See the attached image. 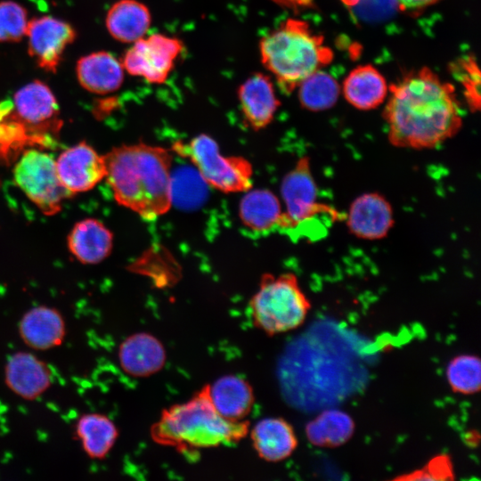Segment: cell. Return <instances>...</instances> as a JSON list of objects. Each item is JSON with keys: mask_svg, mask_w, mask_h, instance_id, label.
I'll list each match as a JSON object with an SVG mask.
<instances>
[{"mask_svg": "<svg viewBox=\"0 0 481 481\" xmlns=\"http://www.w3.org/2000/svg\"><path fill=\"white\" fill-rule=\"evenodd\" d=\"M388 142L395 147L434 149L453 137L462 114L453 89L428 69L391 89L384 110Z\"/></svg>", "mask_w": 481, "mask_h": 481, "instance_id": "1", "label": "cell"}, {"mask_svg": "<svg viewBox=\"0 0 481 481\" xmlns=\"http://www.w3.org/2000/svg\"><path fill=\"white\" fill-rule=\"evenodd\" d=\"M115 200L145 220L165 215L173 204L172 151L143 143L114 147L104 155Z\"/></svg>", "mask_w": 481, "mask_h": 481, "instance_id": "2", "label": "cell"}, {"mask_svg": "<svg viewBox=\"0 0 481 481\" xmlns=\"http://www.w3.org/2000/svg\"><path fill=\"white\" fill-rule=\"evenodd\" d=\"M249 428L247 420L232 421L220 416L205 385L188 401L164 409L151 426V436L159 444L189 454L200 449L237 444L247 436Z\"/></svg>", "mask_w": 481, "mask_h": 481, "instance_id": "3", "label": "cell"}, {"mask_svg": "<svg viewBox=\"0 0 481 481\" xmlns=\"http://www.w3.org/2000/svg\"><path fill=\"white\" fill-rule=\"evenodd\" d=\"M259 48L262 63L287 93L330 59L322 39L304 21L293 19L264 37Z\"/></svg>", "mask_w": 481, "mask_h": 481, "instance_id": "4", "label": "cell"}, {"mask_svg": "<svg viewBox=\"0 0 481 481\" xmlns=\"http://www.w3.org/2000/svg\"><path fill=\"white\" fill-rule=\"evenodd\" d=\"M311 304L292 273H264L249 301L254 325L269 336L300 327Z\"/></svg>", "mask_w": 481, "mask_h": 481, "instance_id": "5", "label": "cell"}, {"mask_svg": "<svg viewBox=\"0 0 481 481\" xmlns=\"http://www.w3.org/2000/svg\"><path fill=\"white\" fill-rule=\"evenodd\" d=\"M172 151L188 159L201 179L216 190L235 193L252 188L251 163L240 156H223L215 139L206 134L189 143H175Z\"/></svg>", "mask_w": 481, "mask_h": 481, "instance_id": "6", "label": "cell"}, {"mask_svg": "<svg viewBox=\"0 0 481 481\" xmlns=\"http://www.w3.org/2000/svg\"><path fill=\"white\" fill-rule=\"evenodd\" d=\"M13 176L25 195L47 216L58 213L64 200L72 195L61 184L53 157L37 149L21 154Z\"/></svg>", "mask_w": 481, "mask_h": 481, "instance_id": "7", "label": "cell"}, {"mask_svg": "<svg viewBox=\"0 0 481 481\" xmlns=\"http://www.w3.org/2000/svg\"><path fill=\"white\" fill-rule=\"evenodd\" d=\"M133 44L123 57L122 67L130 75L151 84L167 79L183 49L180 39L162 34L143 37Z\"/></svg>", "mask_w": 481, "mask_h": 481, "instance_id": "8", "label": "cell"}, {"mask_svg": "<svg viewBox=\"0 0 481 481\" xmlns=\"http://www.w3.org/2000/svg\"><path fill=\"white\" fill-rule=\"evenodd\" d=\"M281 194L285 209L280 227L294 229L322 212H332L318 201V189L309 158L304 156L282 178Z\"/></svg>", "mask_w": 481, "mask_h": 481, "instance_id": "9", "label": "cell"}, {"mask_svg": "<svg viewBox=\"0 0 481 481\" xmlns=\"http://www.w3.org/2000/svg\"><path fill=\"white\" fill-rule=\"evenodd\" d=\"M12 112L35 139L57 132L61 126L59 106L50 87L40 80L20 88L13 96Z\"/></svg>", "mask_w": 481, "mask_h": 481, "instance_id": "10", "label": "cell"}, {"mask_svg": "<svg viewBox=\"0 0 481 481\" xmlns=\"http://www.w3.org/2000/svg\"><path fill=\"white\" fill-rule=\"evenodd\" d=\"M26 37L28 50L39 68L55 72L62 54L76 38V31L69 23L50 16L29 20Z\"/></svg>", "mask_w": 481, "mask_h": 481, "instance_id": "11", "label": "cell"}, {"mask_svg": "<svg viewBox=\"0 0 481 481\" xmlns=\"http://www.w3.org/2000/svg\"><path fill=\"white\" fill-rule=\"evenodd\" d=\"M55 166L61 184L72 194L93 189L107 172L105 157L84 142L63 151Z\"/></svg>", "mask_w": 481, "mask_h": 481, "instance_id": "12", "label": "cell"}, {"mask_svg": "<svg viewBox=\"0 0 481 481\" xmlns=\"http://www.w3.org/2000/svg\"><path fill=\"white\" fill-rule=\"evenodd\" d=\"M394 224V211L390 202L385 196L375 192L356 197L346 216V224L350 233L365 240L385 238Z\"/></svg>", "mask_w": 481, "mask_h": 481, "instance_id": "13", "label": "cell"}, {"mask_svg": "<svg viewBox=\"0 0 481 481\" xmlns=\"http://www.w3.org/2000/svg\"><path fill=\"white\" fill-rule=\"evenodd\" d=\"M52 372L45 362L29 352H16L4 366V382L16 395L35 400L52 385Z\"/></svg>", "mask_w": 481, "mask_h": 481, "instance_id": "14", "label": "cell"}, {"mask_svg": "<svg viewBox=\"0 0 481 481\" xmlns=\"http://www.w3.org/2000/svg\"><path fill=\"white\" fill-rule=\"evenodd\" d=\"M238 99L245 124L254 131L265 128L280 105L270 77L255 73L239 87Z\"/></svg>", "mask_w": 481, "mask_h": 481, "instance_id": "15", "label": "cell"}, {"mask_svg": "<svg viewBox=\"0 0 481 481\" xmlns=\"http://www.w3.org/2000/svg\"><path fill=\"white\" fill-rule=\"evenodd\" d=\"M118 358L126 374L145 378L164 367L167 355L163 344L156 337L147 332H137L121 342Z\"/></svg>", "mask_w": 481, "mask_h": 481, "instance_id": "16", "label": "cell"}, {"mask_svg": "<svg viewBox=\"0 0 481 481\" xmlns=\"http://www.w3.org/2000/svg\"><path fill=\"white\" fill-rule=\"evenodd\" d=\"M19 335L30 348L50 350L61 346L66 335V323L55 308L38 306L27 311L18 325Z\"/></svg>", "mask_w": 481, "mask_h": 481, "instance_id": "17", "label": "cell"}, {"mask_svg": "<svg viewBox=\"0 0 481 481\" xmlns=\"http://www.w3.org/2000/svg\"><path fill=\"white\" fill-rule=\"evenodd\" d=\"M253 447L258 456L269 462L289 458L298 446L292 426L280 417H269L257 421L250 431Z\"/></svg>", "mask_w": 481, "mask_h": 481, "instance_id": "18", "label": "cell"}, {"mask_svg": "<svg viewBox=\"0 0 481 481\" xmlns=\"http://www.w3.org/2000/svg\"><path fill=\"white\" fill-rule=\"evenodd\" d=\"M76 74L83 88L97 94H106L118 90L124 80L121 62L105 51L81 57L76 65Z\"/></svg>", "mask_w": 481, "mask_h": 481, "instance_id": "19", "label": "cell"}, {"mask_svg": "<svg viewBox=\"0 0 481 481\" xmlns=\"http://www.w3.org/2000/svg\"><path fill=\"white\" fill-rule=\"evenodd\" d=\"M208 396L217 413L224 419L240 421L250 412L254 392L250 384L240 376L229 374L208 385Z\"/></svg>", "mask_w": 481, "mask_h": 481, "instance_id": "20", "label": "cell"}, {"mask_svg": "<svg viewBox=\"0 0 481 481\" xmlns=\"http://www.w3.org/2000/svg\"><path fill=\"white\" fill-rule=\"evenodd\" d=\"M112 246V232L94 218L77 222L68 236L69 251L83 264L102 262L110 254Z\"/></svg>", "mask_w": 481, "mask_h": 481, "instance_id": "21", "label": "cell"}, {"mask_svg": "<svg viewBox=\"0 0 481 481\" xmlns=\"http://www.w3.org/2000/svg\"><path fill=\"white\" fill-rule=\"evenodd\" d=\"M151 21L148 7L137 0H118L109 9L105 24L110 36L123 43L144 37Z\"/></svg>", "mask_w": 481, "mask_h": 481, "instance_id": "22", "label": "cell"}, {"mask_svg": "<svg viewBox=\"0 0 481 481\" xmlns=\"http://www.w3.org/2000/svg\"><path fill=\"white\" fill-rule=\"evenodd\" d=\"M282 208L278 197L268 189H249L245 192L239 204V217L248 229L268 232L280 227Z\"/></svg>", "mask_w": 481, "mask_h": 481, "instance_id": "23", "label": "cell"}, {"mask_svg": "<svg viewBox=\"0 0 481 481\" xmlns=\"http://www.w3.org/2000/svg\"><path fill=\"white\" fill-rule=\"evenodd\" d=\"M75 433L85 453L94 460L104 459L118 437L115 423L98 412L80 416L75 425Z\"/></svg>", "mask_w": 481, "mask_h": 481, "instance_id": "24", "label": "cell"}, {"mask_svg": "<svg viewBox=\"0 0 481 481\" xmlns=\"http://www.w3.org/2000/svg\"><path fill=\"white\" fill-rule=\"evenodd\" d=\"M342 90L346 100L362 110L378 107L387 94L386 80L376 69L369 65L352 70L345 79Z\"/></svg>", "mask_w": 481, "mask_h": 481, "instance_id": "25", "label": "cell"}, {"mask_svg": "<svg viewBox=\"0 0 481 481\" xmlns=\"http://www.w3.org/2000/svg\"><path fill=\"white\" fill-rule=\"evenodd\" d=\"M352 418L343 411L322 412L306 427L309 442L316 446L336 447L349 440L354 433Z\"/></svg>", "mask_w": 481, "mask_h": 481, "instance_id": "26", "label": "cell"}, {"mask_svg": "<svg viewBox=\"0 0 481 481\" xmlns=\"http://www.w3.org/2000/svg\"><path fill=\"white\" fill-rule=\"evenodd\" d=\"M298 97L301 105L311 111L331 108L339 95V86L330 74L316 70L299 85Z\"/></svg>", "mask_w": 481, "mask_h": 481, "instance_id": "27", "label": "cell"}, {"mask_svg": "<svg viewBox=\"0 0 481 481\" xmlns=\"http://www.w3.org/2000/svg\"><path fill=\"white\" fill-rule=\"evenodd\" d=\"M445 375L452 391L475 394L481 387V361L473 355H457L449 362Z\"/></svg>", "mask_w": 481, "mask_h": 481, "instance_id": "28", "label": "cell"}, {"mask_svg": "<svg viewBox=\"0 0 481 481\" xmlns=\"http://www.w3.org/2000/svg\"><path fill=\"white\" fill-rule=\"evenodd\" d=\"M27 12L13 1L0 2V42H17L26 36Z\"/></svg>", "mask_w": 481, "mask_h": 481, "instance_id": "29", "label": "cell"}, {"mask_svg": "<svg viewBox=\"0 0 481 481\" xmlns=\"http://www.w3.org/2000/svg\"><path fill=\"white\" fill-rule=\"evenodd\" d=\"M428 472L421 473L414 477V478L424 479H447L452 478V465L450 460L446 456H439L433 459L428 466H427Z\"/></svg>", "mask_w": 481, "mask_h": 481, "instance_id": "30", "label": "cell"}, {"mask_svg": "<svg viewBox=\"0 0 481 481\" xmlns=\"http://www.w3.org/2000/svg\"><path fill=\"white\" fill-rule=\"evenodd\" d=\"M395 5H398L396 0H356L352 7L357 6L367 17H376L388 13Z\"/></svg>", "mask_w": 481, "mask_h": 481, "instance_id": "31", "label": "cell"}, {"mask_svg": "<svg viewBox=\"0 0 481 481\" xmlns=\"http://www.w3.org/2000/svg\"><path fill=\"white\" fill-rule=\"evenodd\" d=\"M436 1L437 0H396L398 6L408 10L423 8Z\"/></svg>", "mask_w": 481, "mask_h": 481, "instance_id": "32", "label": "cell"}, {"mask_svg": "<svg viewBox=\"0 0 481 481\" xmlns=\"http://www.w3.org/2000/svg\"><path fill=\"white\" fill-rule=\"evenodd\" d=\"M345 4H346L347 5H354L356 2V0H342Z\"/></svg>", "mask_w": 481, "mask_h": 481, "instance_id": "33", "label": "cell"}]
</instances>
